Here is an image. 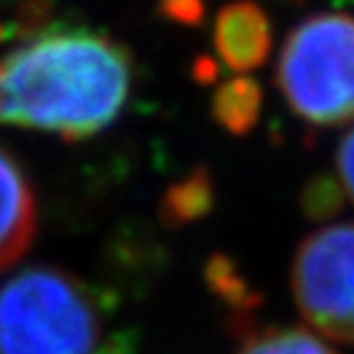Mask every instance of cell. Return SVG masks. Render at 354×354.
Here are the masks:
<instances>
[{
	"label": "cell",
	"instance_id": "cell-10",
	"mask_svg": "<svg viewBox=\"0 0 354 354\" xmlns=\"http://www.w3.org/2000/svg\"><path fill=\"white\" fill-rule=\"evenodd\" d=\"M303 202L310 214L315 216V219H322V216L332 214V212L339 207V187L335 185V180H332V183L315 180V183L305 189Z\"/></svg>",
	"mask_w": 354,
	"mask_h": 354
},
{
	"label": "cell",
	"instance_id": "cell-5",
	"mask_svg": "<svg viewBox=\"0 0 354 354\" xmlns=\"http://www.w3.org/2000/svg\"><path fill=\"white\" fill-rule=\"evenodd\" d=\"M37 234V197L28 172L0 148V271L15 266Z\"/></svg>",
	"mask_w": 354,
	"mask_h": 354
},
{
	"label": "cell",
	"instance_id": "cell-11",
	"mask_svg": "<svg viewBox=\"0 0 354 354\" xmlns=\"http://www.w3.org/2000/svg\"><path fill=\"white\" fill-rule=\"evenodd\" d=\"M335 175H337L339 192L354 205V126L339 140L337 155H335Z\"/></svg>",
	"mask_w": 354,
	"mask_h": 354
},
{
	"label": "cell",
	"instance_id": "cell-12",
	"mask_svg": "<svg viewBox=\"0 0 354 354\" xmlns=\"http://www.w3.org/2000/svg\"><path fill=\"white\" fill-rule=\"evenodd\" d=\"M158 12L177 25L197 28L205 22V0H158Z\"/></svg>",
	"mask_w": 354,
	"mask_h": 354
},
{
	"label": "cell",
	"instance_id": "cell-1",
	"mask_svg": "<svg viewBox=\"0 0 354 354\" xmlns=\"http://www.w3.org/2000/svg\"><path fill=\"white\" fill-rule=\"evenodd\" d=\"M131 52L86 28H52L0 57V126L62 140L99 136L126 109Z\"/></svg>",
	"mask_w": 354,
	"mask_h": 354
},
{
	"label": "cell",
	"instance_id": "cell-6",
	"mask_svg": "<svg viewBox=\"0 0 354 354\" xmlns=\"http://www.w3.org/2000/svg\"><path fill=\"white\" fill-rule=\"evenodd\" d=\"M271 22L254 0H236L219 10L214 22V50L232 72H254L271 55Z\"/></svg>",
	"mask_w": 354,
	"mask_h": 354
},
{
	"label": "cell",
	"instance_id": "cell-13",
	"mask_svg": "<svg viewBox=\"0 0 354 354\" xmlns=\"http://www.w3.org/2000/svg\"><path fill=\"white\" fill-rule=\"evenodd\" d=\"M216 74H219V66H216V62L209 59V57H199V59L194 62V77L202 84L214 82Z\"/></svg>",
	"mask_w": 354,
	"mask_h": 354
},
{
	"label": "cell",
	"instance_id": "cell-4",
	"mask_svg": "<svg viewBox=\"0 0 354 354\" xmlns=\"http://www.w3.org/2000/svg\"><path fill=\"white\" fill-rule=\"evenodd\" d=\"M290 290L310 330L354 344V221L325 224L300 241Z\"/></svg>",
	"mask_w": 354,
	"mask_h": 354
},
{
	"label": "cell",
	"instance_id": "cell-7",
	"mask_svg": "<svg viewBox=\"0 0 354 354\" xmlns=\"http://www.w3.org/2000/svg\"><path fill=\"white\" fill-rule=\"evenodd\" d=\"M263 94L256 79L232 77L212 96V118L232 136H246L259 123Z\"/></svg>",
	"mask_w": 354,
	"mask_h": 354
},
{
	"label": "cell",
	"instance_id": "cell-8",
	"mask_svg": "<svg viewBox=\"0 0 354 354\" xmlns=\"http://www.w3.org/2000/svg\"><path fill=\"white\" fill-rule=\"evenodd\" d=\"M214 207V185L205 170L185 175L180 183L170 185L160 202V216L167 227H185Z\"/></svg>",
	"mask_w": 354,
	"mask_h": 354
},
{
	"label": "cell",
	"instance_id": "cell-3",
	"mask_svg": "<svg viewBox=\"0 0 354 354\" xmlns=\"http://www.w3.org/2000/svg\"><path fill=\"white\" fill-rule=\"evenodd\" d=\"M276 82L288 109L310 126L354 121V17L322 12L290 30Z\"/></svg>",
	"mask_w": 354,
	"mask_h": 354
},
{
	"label": "cell",
	"instance_id": "cell-9",
	"mask_svg": "<svg viewBox=\"0 0 354 354\" xmlns=\"http://www.w3.org/2000/svg\"><path fill=\"white\" fill-rule=\"evenodd\" d=\"M236 354H337L303 327H263L239 344Z\"/></svg>",
	"mask_w": 354,
	"mask_h": 354
},
{
	"label": "cell",
	"instance_id": "cell-2",
	"mask_svg": "<svg viewBox=\"0 0 354 354\" xmlns=\"http://www.w3.org/2000/svg\"><path fill=\"white\" fill-rule=\"evenodd\" d=\"M99 295L59 266H30L0 286V354H99Z\"/></svg>",
	"mask_w": 354,
	"mask_h": 354
}]
</instances>
